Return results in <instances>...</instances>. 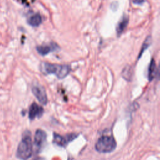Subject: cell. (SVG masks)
I'll use <instances>...</instances> for the list:
<instances>
[{
  "label": "cell",
  "instance_id": "6da1fadb",
  "mask_svg": "<svg viewBox=\"0 0 160 160\" xmlns=\"http://www.w3.org/2000/svg\"><path fill=\"white\" fill-rule=\"evenodd\" d=\"M33 147L31 132L28 130L24 132L22 139L16 151V157L21 160H28L32 154Z\"/></svg>",
  "mask_w": 160,
  "mask_h": 160
},
{
  "label": "cell",
  "instance_id": "7a4b0ae2",
  "mask_svg": "<svg viewBox=\"0 0 160 160\" xmlns=\"http://www.w3.org/2000/svg\"><path fill=\"white\" fill-rule=\"evenodd\" d=\"M40 69L44 74H54L58 79H63L69 74L71 68L66 64H57L43 62L40 65Z\"/></svg>",
  "mask_w": 160,
  "mask_h": 160
},
{
  "label": "cell",
  "instance_id": "3957f363",
  "mask_svg": "<svg viewBox=\"0 0 160 160\" xmlns=\"http://www.w3.org/2000/svg\"><path fill=\"white\" fill-rule=\"evenodd\" d=\"M116 147V142L112 136L104 135L100 137L95 144L98 152L107 153L113 151Z\"/></svg>",
  "mask_w": 160,
  "mask_h": 160
},
{
  "label": "cell",
  "instance_id": "277c9868",
  "mask_svg": "<svg viewBox=\"0 0 160 160\" xmlns=\"http://www.w3.org/2000/svg\"><path fill=\"white\" fill-rule=\"evenodd\" d=\"M46 133L42 129H37L34 138V152L36 154L39 153L44 148L45 142L46 141Z\"/></svg>",
  "mask_w": 160,
  "mask_h": 160
},
{
  "label": "cell",
  "instance_id": "5b68a950",
  "mask_svg": "<svg viewBox=\"0 0 160 160\" xmlns=\"http://www.w3.org/2000/svg\"><path fill=\"white\" fill-rule=\"evenodd\" d=\"M32 92L41 104L43 105L47 104L48 96L46 90L42 86L39 84H34L32 87Z\"/></svg>",
  "mask_w": 160,
  "mask_h": 160
},
{
  "label": "cell",
  "instance_id": "8992f818",
  "mask_svg": "<svg viewBox=\"0 0 160 160\" xmlns=\"http://www.w3.org/2000/svg\"><path fill=\"white\" fill-rule=\"evenodd\" d=\"M77 136H78V134H76L74 133L68 134L66 136H62L56 132H54L53 133V142L58 146L64 148L67 146V144L69 142H70V141H72L73 139H74L75 138H76Z\"/></svg>",
  "mask_w": 160,
  "mask_h": 160
},
{
  "label": "cell",
  "instance_id": "52a82bcc",
  "mask_svg": "<svg viewBox=\"0 0 160 160\" xmlns=\"http://www.w3.org/2000/svg\"><path fill=\"white\" fill-rule=\"evenodd\" d=\"M44 110L43 108L36 102L31 104L29 109V118L30 120H34L36 118H40L43 115Z\"/></svg>",
  "mask_w": 160,
  "mask_h": 160
},
{
  "label": "cell",
  "instance_id": "ba28073f",
  "mask_svg": "<svg viewBox=\"0 0 160 160\" xmlns=\"http://www.w3.org/2000/svg\"><path fill=\"white\" fill-rule=\"evenodd\" d=\"M59 49V46L56 43H54V42H51L49 44L38 46L36 48V50L38 52L41 56L47 55L49 52L56 51L57 49Z\"/></svg>",
  "mask_w": 160,
  "mask_h": 160
},
{
  "label": "cell",
  "instance_id": "9c48e42d",
  "mask_svg": "<svg viewBox=\"0 0 160 160\" xmlns=\"http://www.w3.org/2000/svg\"><path fill=\"white\" fill-rule=\"evenodd\" d=\"M129 22V18L128 16H124L118 22L116 27V32L118 36H120L127 27Z\"/></svg>",
  "mask_w": 160,
  "mask_h": 160
},
{
  "label": "cell",
  "instance_id": "30bf717a",
  "mask_svg": "<svg viewBox=\"0 0 160 160\" xmlns=\"http://www.w3.org/2000/svg\"><path fill=\"white\" fill-rule=\"evenodd\" d=\"M42 22V18L40 14H36L31 16L28 21V24L33 27H37L40 25Z\"/></svg>",
  "mask_w": 160,
  "mask_h": 160
},
{
  "label": "cell",
  "instance_id": "8fae6325",
  "mask_svg": "<svg viewBox=\"0 0 160 160\" xmlns=\"http://www.w3.org/2000/svg\"><path fill=\"white\" fill-rule=\"evenodd\" d=\"M156 66L154 59H152L148 68V79L151 81L156 76Z\"/></svg>",
  "mask_w": 160,
  "mask_h": 160
},
{
  "label": "cell",
  "instance_id": "7c38bea8",
  "mask_svg": "<svg viewBox=\"0 0 160 160\" xmlns=\"http://www.w3.org/2000/svg\"><path fill=\"white\" fill-rule=\"evenodd\" d=\"M132 70L130 66L125 67L122 72V76L127 81H130L132 78Z\"/></svg>",
  "mask_w": 160,
  "mask_h": 160
},
{
  "label": "cell",
  "instance_id": "4fadbf2b",
  "mask_svg": "<svg viewBox=\"0 0 160 160\" xmlns=\"http://www.w3.org/2000/svg\"><path fill=\"white\" fill-rule=\"evenodd\" d=\"M151 42V36H148L146 38V39H145V41H144V43L142 46L140 53L139 54V58L141 56V55L143 53V52L144 51V50H146L150 46Z\"/></svg>",
  "mask_w": 160,
  "mask_h": 160
},
{
  "label": "cell",
  "instance_id": "5bb4252c",
  "mask_svg": "<svg viewBox=\"0 0 160 160\" xmlns=\"http://www.w3.org/2000/svg\"><path fill=\"white\" fill-rule=\"evenodd\" d=\"M132 1L136 4H142L144 2V0H133Z\"/></svg>",
  "mask_w": 160,
  "mask_h": 160
},
{
  "label": "cell",
  "instance_id": "9a60e30c",
  "mask_svg": "<svg viewBox=\"0 0 160 160\" xmlns=\"http://www.w3.org/2000/svg\"><path fill=\"white\" fill-rule=\"evenodd\" d=\"M33 160H45V159L41 157H37V158H35Z\"/></svg>",
  "mask_w": 160,
  "mask_h": 160
},
{
  "label": "cell",
  "instance_id": "2e32d148",
  "mask_svg": "<svg viewBox=\"0 0 160 160\" xmlns=\"http://www.w3.org/2000/svg\"><path fill=\"white\" fill-rule=\"evenodd\" d=\"M68 160H72V158H69Z\"/></svg>",
  "mask_w": 160,
  "mask_h": 160
}]
</instances>
